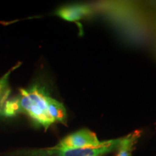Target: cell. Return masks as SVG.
Masks as SVG:
<instances>
[{"mask_svg": "<svg viewBox=\"0 0 156 156\" xmlns=\"http://www.w3.org/2000/svg\"><path fill=\"white\" fill-rule=\"evenodd\" d=\"M47 95L44 90L38 85L20 89L18 96L7 101L2 109L3 114L12 116L19 113L25 114L46 130L54 123L47 112Z\"/></svg>", "mask_w": 156, "mask_h": 156, "instance_id": "1", "label": "cell"}, {"mask_svg": "<svg viewBox=\"0 0 156 156\" xmlns=\"http://www.w3.org/2000/svg\"><path fill=\"white\" fill-rule=\"evenodd\" d=\"M154 53H155V55L156 56V44H155V47H154Z\"/></svg>", "mask_w": 156, "mask_h": 156, "instance_id": "8", "label": "cell"}, {"mask_svg": "<svg viewBox=\"0 0 156 156\" xmlns=\"http://www.w3.org/2000/svg\"><path fill=\"white\" fill-rule=\"evenodd\" d=\"M93 9L88 5L75 4L64 6L56 11V15L68 22H75L85 18L92 13Z\"/></svg>", "mask_w": 156, "mask_h": 156, "instance_id": "4", "label": "cell"}, {"mask_svg": "<svg viewBox=\"0 0 156 156\" xmlns=\"http://www.w3.org/2000/svg\"><path fill=\"white\" fill-rule=\"evenodd\" d=\"M122 137L101 142L98 145L84 148H62L54 146L44 149L28 150L17 152L23 156H101L118 148Z\"/></svg>", "mask_w": 156, "mask_h": 156, "instance_id": "2", "label": "cell"}, {"mask_svg": "<svg viewBox=\"0 0 156 156\" xmlns=\"http://www.w3.org/2000/svg\"><path fill=\"white\" fill-rule=\"evenodd\" d=\"M101 142L94 132L88 129H81L70 134L62 139L56 146L62 148H84L98 145Z\"/></svg>", "mask_w": 156, "mask_h": 156, "instance_id": "3", "label": "cell"}, {"mask_svg": "<svg viewBox=\"0 0 156 156\" xmlns=\"http://www.w3.org/2000/svg\"><path fill=\"white\" fill-rule=\"evenodd\" d=\"M21 63L17 64L16 66L9 70L5 75L0 77V109L2 110L6 103L8 101V98L11 93V89L9 85V77L11 73L20 65Z\"/></svg>", "mask_w": 156, "mask_h": 156, "instance_id": "7", "label": "cell"}, {"mask_svg": "<svg viewBox=\"0 0 156 156\" xmlns=\"http://www.w3.org/2000/svg\"><path fill=\"white\" fill-rule=\"evenodd\" d=\"M46 106L48 114L54 122H60L64 124H67V111L61 102L47 95Z\"/></svg>", "mask_w": 156, "mask_h": 156, "instance_id": "5", "label": "cell"}, {"mask_svg": "<svg viewBox=\"0 0 156 156\" xmlns=\"http://www.w3.org/2000/svg\"><path fill=\"white\" fill-rule=\"evenodd\" d=\"M141 135V131L136 130L122 137L118 149V153L116 156H132L134 145Z\"/></svg>", "mask_w": 156, "mask_h": 156, "instance_id": "6", "label": "cell"}, {"mask_svg": "<svg viewBox=\"0 0 156 156\" xmlns=\"http://www.w3.org/2000/svg\"><path fill=\"white\" fill-rule=\"evenodd\" d=\"M0 115H3V111L0 109Z\"/></svg>", "mask_w": 156, "mask_h": 156, "instance_id": "9", "label": "cell"}]
</instances>
